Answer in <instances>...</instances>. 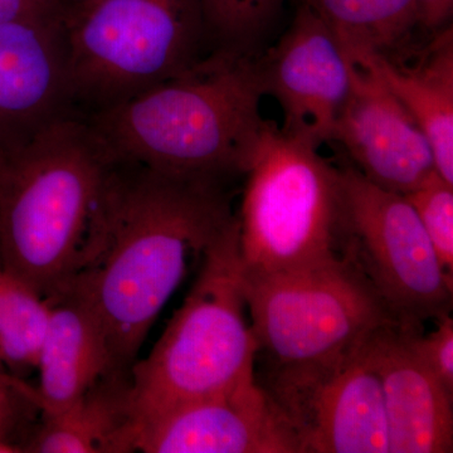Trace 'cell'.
<instances>
[{"instance_id":"1","label":"cell","mask_w":453,"mask_h":453,"mask_svg":"<svg viewBox=\"0 0 453 453\" xmlns=\"http://www.w3.org/2000/svg\"><path fill=\"white\" fill-rule=\"evenodd\" d=\"M226 187L118 163L96 252L67 288L100 319L111 377L129 378L190 264L234 216Z\"/></svg>"},{"instance_id":"2","label":"cell","mask_w":453,"mask_h":453,"mask_svg":"<svg viewBox=\"0 0 453 453\" xmlns=\"http://www.w3.org/2000/svg\"><path fill=\"white\" fill-rule=\"evenodd\" d=\"M255 58L213 50L89 125L115 162L228 186L243 177L270 124Z\"/></svg>"},{"instance_id":"3","label":"cell","mask_w":453,"mask_h":453,"mask_svg":"<svg viewBox=\"0 0 453 453\" xmlns=\"http://www.w3.org/2000/svg\"><path fill=\"white\" fill-rule=\"evenodd\" d=\"M116 166L68 113L0 151V267L43 299L67 290L96 252Z\"/></svg>"},{"instance_id":"4","label":"cell","mask_w":453,"mask_h":453,"mask_svg":"<svg viewBox=\"0 0 453 453\" xmlns=\"http://www.w3.org/2000/svg\"><path fill=\"white\" fill-rule=\"evenodd\" d=\"M257 354L234 214L203 253L196 282L153 350L130 369L125 396L130 429L255 380Z\"/></svg>"},{"instance_id":"5","label":"cell","mask_w":453,"mask_h":453,"mask_svg":"<svg viewBox=\"0 0 453 453\" xmlns=\"http://www.w3.org/2000/svg\"><path fill=\"white\" fill-rule=\"evenodd\" d=\"M243 178L235 216L244 273L297 270L339 257L342 179L318 148L270 121Z\"/></svg>"},{"instance_id":"6","label":"cell","mask_w":453,"mask_h":453,"mask_svg":"<svg viewBox=\"0 0 453 453\" xmlns=\"http://www.w3.org/2000/svg\"><path fill=\"white\" fill-rule=\"evenodd\" d=\"M64 35L71 101L96 112L183 73L207 40L199 0H94Z\"/></svg>"},{"instance_id":"7","label":"cell","mask_w":453,"mask_h":453,"mask_svg":"<svg viewBox=\"0 0 453 453\" xmlns=\"http://www.w3.org/2000/svg\"><path fill=\"white\" fill-rule=\"evenodd\" d=\"M247 311L258 351L275 365L324 359L396 323L348 258L270 273L243 271Z\"/></svg>"},{"instance_id":"8","label":"cell","mask_w":453,"mask_h":453,"mask_svg":"<svg viewBox=\"0 0 453 453\" xmlns=\"http://www.w3.org/2000/svg\"><path fill=\"white\" fill-rule=\"evenodd\" d=\"M340 170V256L353 262L396 323L419 327L451 314L453 276L441 264L421 220L403 195L384 189L353 165Z\"/></svg>"},{"instance_id":"9","label":"cell","mask_w":453,"mask_h":453,"mask_svg":"<svg viewBox=\"0 0 453 453\" xmlns=\"http://www.w3.org/2000/svg\"><path fill=\"white\" fill-rule=\"evenodd\" d=\"M366 338L324 359L273 369L265 389L300 453H389L383 392Z\"/></svg>"},{"instance_id":"10","label":"cell","mask_w":453,"mask_h":453,"mask_svg":"<svg viewBox=\"0 0 453 453\" xmlns=\"http://www.w3.org/2000/svg\"><path fill=\"white\" fill-rule=\"evenodd\" d=\"M255 64L262 94L281 107V133L318 149L332 142L354 65L323 19L303 3L288 31Z\"/></svg>"},{"instance_id":"11","label":"cell","mask_w":453,"mask_h":453,"mask_svg":"<svg viewBox=\"0 0 453 453\" xmlns=\"http://www.w3.org/2000/svg\"><path fill=\"white\" fill-rule=\"evenodd\" d=\"M130 440L131 452L300 453L290 425L256 378L134 426Z\"/></svg>"},{"instance_id":"12","label":"cell","mask_w":453,"mask_h":453,"mask_svg":"<svg viewBox=\"0 0 453 453\" xmlns=\"http://www.w3.org/2000/svg\"><path fill=\"white\" fill-rule=\"evenodd\" d=\"M351 61L353 83L332 142L372 184L407 195L436 172L431 144L380 77L362 62Z\"/></svg>"},{"instance_id":"13","label":"cell","mask_w":453,"mask_h":453,"mask_svg":"<svg viewBox=\"0 0 453 453\" xmlns=\"http://www.w3.org/2000/svg\"><path fill=\"white\" fill-rule=\"evenodd\" d=\"M65 13L0 22V151L65 115Z\"/></svg>"},{"instance_id":"14","label":"cell","mask_w":453,"mask_h":453,"mask_svg":"<svg viewBox=\"0 0 453 453\" xmlns=\"http://www.w3.org/2000/svg\"><path fill=\"white\" fill-rule=\"evenodd\" d=\"M408 329L386 324L366 338L383 392L389 453H451L453 393L416 353Z\"/></svg>"},{"instance_id":"15","label":"cell","mask_w":453,"mask_h":453,"mask_svg":"<svg viewBox=\"0 0 453 453\" xmlns=\"http://www.w3.org/2000/svg\"><path fill=\"white\" fill-rule=\"evenodd\" d=\"M49 300V325L35 365L38 386L9 377L14 389L43 416L70 407L104 378H115L103 324L88 301L73 290Z\"/></svg>"},{"instance_id":"16","label":"cell","mask_w":453,"mask_h":453,"mask_svg":"<svg viewBox=\"0 0 453 453\" xmlns=\"http://www.w3.org/2000/svg\"><path fill=\"white\" fill-rule=\"evenodd\" d=\"M349 56L371 67L403 104L431 144L436 172L453 186L452 27L434 32L425 46L396 56Z\"/></svg>"},{"instance_id":"17","label":"cell","mask_w":453,"mask_h":453,"mask_svg":"<svg viewBox=\"0 0 453 453\" xmlns=\"http://www.w3.org/2000/svg\"><path fill=\"white\" fill-rule=\"evenodd\" d=\"M127 381V378H104L70 407L43 416V426L23 452H131L125 399Z\"/></svg>"},{"instance_id":"18","label":"cell","mask_w":453,"mask_h":453,"mask_svg":"<svg viewBox=\"0 0 453 453\" xmlns=\"http://www.w3.org/2000/svg\"><path fill=\"white\" fill-rule=\"evenodd\" d=\"M342 41L349 55H399L422 27L418 0H303Z\"/></svg>"},{"instance_id":"19","label":"cell","mask_w":453,"mask_h":453,"mask_svg":"<svg viewBox=\"0 0 453 453\" xmlns=\"http://www.w3.org/2000/svg\"><path fill=\"white\" fill-rule=\"evenodd\" d=\"M50 311L49 299L0 267V362L35 369Z\"/></svg>"},{"instance_id":"20","label":"cell","mask_w":453,"mask_h":453,"mask_svg":"<svg viewBox=\"0 0 453 453\" xmlns=\"http://www.w3.org/2000/svg\"><path fill=\"white\" fill-rule=\"evenodd\" d=\"M213 50L257 56L281 17L286 0H199Z\"/></svg>"},{"instance_id":"21","label":"cell","mask_w":453,"mask_h":453,"mask_svg":"<svg viewBox=\"0 0 453 453\" xmlns=\"http://www.w3.org/2000/svg\"><path fill=\"white\" fill-rule=\"evenodd\" d=\"M416 211L441 264L453 276V186L434 172L403 195Z\"/></svg>"},{"instance_id":"22","label":"cell","mask_w":453,"mask_h":453,"mask_svg":"<svg viewBox=\"0 0 453 453\" xmlns=\"http://www.w3.org/2000/svg\"><path fill=\"white\" fill-rule=\"evenodd\" d=\"M411 344L438 380L453 393V319L451 314L437 319L436 329L423 335L419 327L408 329Z\"/></svg>"},{"instance_id":"23","label":"cell","mask_w":453,"mask_h":453,"mask_svg":"<svg viewBox=\"0 0 453 453\" xmlns=\"http://www.w3.org/2000/svg\"><path fill=\"white\" fill-rule=\"evenodd\" d=\"M64 13L59 0H0V22L18 18L50 17Z\"/></svg>"},{"instance_id":"24","label":"cell","mask_w":453,"mask_h":453,"mask_svg":"<svg viewBox=\"0 0 453 453\" xmlns=\"http://www.w3.org/2000/svg\"><path fill=\"white\" fill-rule=\"evenodd\" d=\"M423 28L436 32L449 25L453 0H418Z\"/></svg>"},{"instance_id":"25","label":"cell","mask_w":453,"mask_h":453,"mask_svg":"<svg viewBox=\"0 0 453 453\" xmlns=\"http://www.w3.org/2000/svg\"><path fill=\"white\" fill-rule=\"evenodd\" d=\"M19 393L9 381L8 375L0 372V440H8L9 432L16 421V398Z\"/></svg>"},{"instance_id":"26","label":"cell","mask_w":453,"mask_h":453,"mask_svg":"<svg viewBox=\"0 0 453 453\" xmlns=\"http://www.w3.org/2000/svg\"><path fill=\"white\" fill-rule=\"evenodd\" d=\"M23 452L22 447L13 445L8 440H0V453Z\"/></svg>"}]
</instances>
